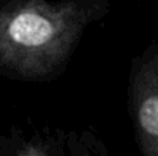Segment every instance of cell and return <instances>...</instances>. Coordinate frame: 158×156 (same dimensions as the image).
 Wrapping results in <instances>:
<instances>
[{
	"instance_id": "2",
	"label": "cell",
	"mask_w": 158,
	"mask_h": 156,
	"mask_svg": "<svg viewBox=\"0 0 158 156\" xmlns=\"http://www.w3.org/2000/svg\"><path fill=\"white\" fill-rule=\"evenodd\" d=\"M127 112L140 156H158V42L134 58L127 84Z\"/></svg>"
},
{
	"instance_id": "3",
	"label": "cell",
	"mask_w": 158,
	"mask_h": 156,
	"mask_svg": "<svg viewBox=\"0 0 158 156\" xmlns=\"http://www.w3.org/2000/svg\"><path fill=\"white\" fill-rule=\"evenodd\" d=\"M107 150L92 129L15 132L0 144V156H100Z\"/></svg>"
},
{
	"instance_id": "1",
	"label": "cell",
	"mask_w": 158,
	"mask_h": 156,
	"mask_svg": "<svg viewBox=\"0 0 158 156\" xmlns=\"http://www.w3.org/2000/svg\"><path fill=\"white\" fill-rule=\"evenodd\" d=\"M109 0H19L0 9V69L34 81L60 75Z\"/></svg>"
},
{
	"instance_id": "4",
	"label": "cell",
	"mask_w": 158,
	"mask_h": 156,
	"mask_svg": "<svg viewBox=\"0 0 158 156\" xmlns=\"http://www.w3.org/2000/svg\"><path fill=\"white\" fill-rule=\"evenodd\" d=\"M100 156H109V152L106 150V152H103V153H102V155H100Z\"/></svg>"
}]
</instances>
